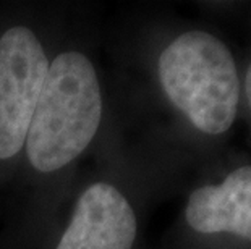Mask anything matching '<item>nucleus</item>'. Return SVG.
Wrapping results in <instances>:
<instances>
[{
  "label": "nucleus",
  "instance_id": "obj_4",
  "mask_svg": "<svg viewBox=\"0 0 251 249\" xmlns=\"http://www.w3.org/2000/svg\"><path fill=\"white\" fill-rule=\"evenodd\" d=\"M44 233V249H135L140 215L133 198L104 167L86 175ZM63 205V204H62Z\"/></svg>",
  "mask_w": 251,
  "mask_h": 249
},
{
  "label": "nucleus",
  "instance_id": "obj_6",
  "mask_svg": "<svg viewBox=\"0 0 251 249\" xmlns=\"http://www.w3.org/2000/svg\"><path fill=\"white\" fill-rule=\"evenodd\" d=\"M245 92H247V97H248V104H250V109H251V63L247 70V76H245Z\"/></svg>",
  "mask_w": 251,
  "mask_h": 249
},
{
  "label": "nucleus",
  "instance_id": "obj_1",
  "mask_svg": "<svg viewBox=\"0 0 251 249\" xmlns=\"http://www.w3.org/2000/svg\"><path fill=\"white\" fill-rule=\"evenodd\" d=\"M105 125V83L89 41L57 33L44 88L18 167L26 231L42 236L73 184L78 163Z\"/></svg>",
  "mask_w": 251,
  "mask_h": 249
},
{
  "label": "nucleus",
  "instance_id": "obj_3",
  "mask_svg": "<svg viewBox=\"0 0 251 249\" xmlns=\"http://www.w3.org/2000/svg\"><path fill=\"white\" fill-rule=\"evenodd\" d=\"M57 33L29 10L0 17V177L18 173Z\"/></svg>",
  "mask_w": 251,
  "mask_h": 249
},
{
  "label": "nucleus",
  "instance_id": "obj_2",
  "mask_svg": "<svg viewBox=\"0 0 251 249\" xmlns=\"http://www.w3.org/2000/svg\"><path fill=\"white\" fill-rule=\"evenodd\" d=\"M156 78L169 105L195 131L226 135L235 123L240 79L228 45L204 29L174 36L156 58Z\"/></svg>",
  "mask_w": 251,
  "mask_h": 249
},
{
  "label": "nucleus",
  "instance_id": "obj_5",
  "mask_svg": "<svg viewBox=\"0 0 251 249\" xmlns=\"http://www.w3.org/2000/svg\"><path fill=\"white\" fill-rule=\"evenodd\" d=\"M183 219L198 236L230 235L251 241V165L227 173L188 194Z\"/></svg>",
  "mask_w": 251,
  "mask_h": 249
}]
</instances>
